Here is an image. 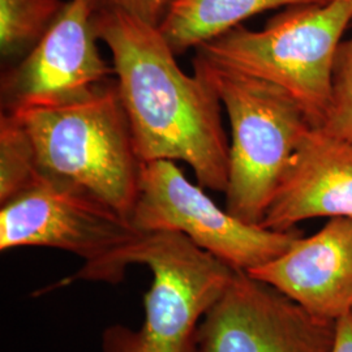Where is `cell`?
I'll return each mask as SVG.
<instances>
[{
    "instance_id": "1",
    "label": "cell",
    "mask_w": 352,
    "mask_h": 352,
    "mask_svg": "<svg viewBox=\"0 0 352 352\" xmlns=\"http://www.w3.org/2000/svg\"><path fill=\"white\" fill-rule=\"evenodd\" d=\"M97 37L113 55L119 96L141 161H182L202 188L223 192L230 144L222 102L210 81L189 76L158 28L116 11L93 13Z\"/></svg>"
},
{
    "instance_id": "2",
    "label": "cell",
    "mask_w": 352,
    "mask_h": 352,
    "mask_svg": "<svg viewBox=\"0 0 352 352\" xmlns=\"http://www.w3.org/2000/svg\"><path fill=\"white\" fill-rule=\"evenodd\" d=\"M7 113L24 126L42 175L84 189L131 219L144 162L115 77L82 100Z\"/></svg>"
},
{
    "instance_id": "3",
    "label": "cell",
    "mask_w": 352,
    "mask_h": 352,
    "mask_svg": "<svg viewBox=\"0 0 352 352\" xmlns=\"http://www.w3.org/2000/svg\"><path fill=\"white\" fill-rule=\"evenodd\" d=\"M193 68L205 76L226 109L230 126L228 213L263 223L294 153L312 126L286 90L218 63L196 50Z\"/></svg>"
},
{
    "instance_id": "4",
    "label": "cell",
    "mask_w": 352,
    "mask_h": 352,
    "mask_svg": "<svg viewBox=\"0 0 352 352\" xmlns=\"http://www.w3.org/2000/svg\"><path fill=\"white\" fill-rule=\"evenodd\" d=\"M351 24L352 0L296 4L269 19L261 30L236 26L196 50L286 90L311 124L320 126L336 55Z\"/></svg>"
},
{
    "instance_id": "5",
    "label": "cell",
    "mask_w": 352,
    "mask_h": 352,
    "mask_svg": "<svg viewBox=\"0 0 352 352\" xmlns=\"http://www.w3.org/2000/svg\"><path fill=\"white\" fill-rule=\"evenodd\" d=\"M146 232L84 189L43 176L0 205V251L52 248L82 260L71 280L120 283Z\"/></svg>"
},
{
    "instance_id": "6",
    "label": "cell",
    "mask_w": 352,
    "mask_h": 352,
    "mask_svg": "<svg viewBox=\"0 0 352 352\" xmlns=\"http://www.w3.org/2000/svg\"><path fill=\"white\" fill-rule=\"evenodd\" d=\"M151 274L139 329L116 324L102 334L103 352H197L202 318L236 269L173 231L146 232L133 253Z\"/></svg>"
},
{
    "instance_id": "7",
    "label": "cell",
    "mask_w": 352,
    "mask_h": 352,
    "mask_svg": "<svg viewBox=\"0 0 352 352\" xmlns=\"http://www.w3.org/2000/svg\"><path fill=\"white\" fill-rule=\"evenodd\" d=\"M131 222L142 232L173 231L243 272L289 250L302 234L250 225L219 208L201 186L190 183L174 161L145 162Z\"/></svg>"
},
{
    "instance_id": "8",
    "label": "cell",
    "mask_w": 352,
    "mask_h": 352,
    "mask_svg": "<svg viewBox=\"0 0 352 352\" xmlns=\"http://www.w3.org/2000/svg\"><path fill=\"white\" fill-rule=\"evenodd\" d=\"M336 321L236 270L202 318L197 352H331Z\"/></svg>"
},
{
    "instance_id": "9",
    "label": "cell",
    "mask_w": 352,
    "mask_h": 352,
    "mask_svg": "<svg viewBox=\"0 0 352 352\" xmlns=\"http://www.w3.org/2000/svg\"><path fill=\"white\" fill-rule=\"evenodd\" d=\"M89 0H69L49 33L1 75V113L82 100L115 77L103 59Z\"/></svg>"
},
{
    "instance_id": "10",
    "label": "cell",
    "mask_w": 352,
    "mask_h": 352,
    "mask_svg": "<svg viewBox=\"0 0 352 352\" xmlns=\"http://www.w3.org/2000/svg\"><path fill=\"white\" fill-rule=\"evenodd\" d=\"M309 314L338 321L352 312V219L331 218L277 258L247 272Z\"/></svg>"
},
{
    "instance_id": "11",
    "label": "cell",
    "mask_w": 352,
    "mask_h": 352,
    "mask_svg": "<svg viewBox=\"0 0 352 352\" xmlns=\"http://www.w3.org/2000/svg\"><path fill=\"white\" fill-rule=\"evenodd\" d=\"M352 219V145L311 126L294 153L261 226L289 231L314 218Z\"/></svg>"
},
{
    "instance_id": "12",
    "label": "cell",
    "mask_w": 352,
    "mask_h": 352,
    "mask_svg": "<svg viewBox=\"0 0 352 352\" xmlns=\"http://www.w3.org/2000/svg\"><path fill=\"white\" fill-rule=\"evenodd\" d=\"M329 0H174L160 25L176 56L221 37L256 14Z\"/></svg>"
},
{
    "instance_id": "13",
    "label": "cell",
    "mask_w": 352,
    "mask_h": 352,
    "mask_svg": "<svg viewBox=\"0 0 352 352\" xmlns=\"http://www.w3.org/2000/svg\"><path fill=\"white\" fill-rule=\"evenodd\" d=\"M64 0H0V55L8 63L23 60L56 23Z\"/></svg>"
},
{
    "instance_id": "14",
    "label": "cell",
    "mask_w": 352,
    "mask_h": 352,
    "mask_svg": "<svg viewBox=\"0 0 352 352\" xmlns=\"http://www.w3.org/2000/svg\"><path fill=\"white\" fill-rule=\"evenodd\" d=\"M43 177L24 126L12 113L0 115V205Z\"/></svg>"
},
{
    "instance_id": "15",
    "label": "cell",
    "mask_w": 352,
    "mask_h": 352,
    "mask_svg": "<svg viewBox=\"0 0 352 352\" xmlns=\"http://www.w3.org/2000/svg\"><path fill=\"white\" fill-rule=\"evenodd\" d=\"M320 128L352 145V37L337 51L327 113Z\"/></svg>"
},
{
    "instance_id": "16",
    "label": "cell",
    "mask_w": 352,
    "mask_h": 352,
    "mask_svg": "<svg viewBox=\"0 0 352 352\" xmlns=\"http://www.w3.org/2000/svg\"><path fill=\"white\" fill-rule=\"evenodd\" d=\"M94 12L116 11L160 28L174 0H89Z\"/></svg>"
},
{
    "instance_id": "17",
    "label": "cell",
    "mask_w": 352,
    "mask_h": 352,
    "mask_svg": "<svg viewBox=\"0 0 352 352\" xmlns=\"http://www.w3.org/2000/svg\"><path fill=\"white\" fill-rule=\"evenodd\" d=\"M331 352H352V312L336 322V337Z\"/></svg>"
}]
</instances>
